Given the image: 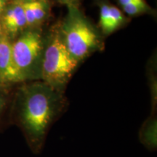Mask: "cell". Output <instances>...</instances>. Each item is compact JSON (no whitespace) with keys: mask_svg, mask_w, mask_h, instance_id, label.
<instances>
[{"mask_svg":"<svg viewBox=\"0 0 157 157\" xmlns=\"http://www.w3.org/2000/svg\"><path fill=\"white\" fill-rule=\"evenodd\" d=\"M124 21L125 17L117 7L106 3L101 4L100 6V25L105 34H111Z\"/></svg>","mask_w":157,"mask_h":157,"instance_id":"6","label":"cell"},{"mask_svg":"<svg viewBox=\"0 0 157 157\" xmlns=\"http://www.w3.org/2000/svg\"><path fill=\"white\" fill-rule=\"evenodd\" d=\"M42 50V38L38 32L28 31L12 44V53L17 68L24 75L40 56Z\"/></svg>","mask_w":157,"mask_h":157,"instance_id":"4","label":"cell"},{"mask_svg":"<svg viewBox=\"0 0 157 157\" xmlns=\"http://www.w3.org/2000/svg\"><path fill=\"white\" fill-rule=\"evenodd\" d=\"M27 25H33L42 21L47 15L44 2L34 1L22 3Z\"/></svg>","mask_w":157,"mask_h":157,"instance_id":"8","label":"cell"},{"mask_svg":"<svg viewBox=\"0 0 157 157\" xmlns=\"http://www.w3.org/2000/svg\"><path fill=\"white\" fill-rule=\"evenodd\" d=\"M6 4V0H0V15L2 13Z\"/></svg>","mask_w":157,"mask_h":157,"instance_id":"14","label":"cell"},{"mask_svg":"<svg viewBox=\"0 0 157 157\" xmlns=\"http://www.w3.org/2000/svg\"><path fill=\"white\" fill-rule=\"evenodd\" d=\"M78 61L71 56L62 38L56 36L45 50L42 74L52 89L60 87L77 66Z\"/></svg>","mask_w":157,"mask_h":157,"instance_id":"3","label":"cell"},{"mask_svg":"<svg viewBox=\"0 0 157 157\" xmlns=\"http://www.w3.org/2000/svg\"><path fill=\"white\" fill-rule=\"evenodd\" d=\"M58 1L61 3L66 4L68 6H75L77 0H58Z\"/></svg>","mask_w":157,"mask_h":157,"instance_id":"12","label":"cell"},{"mask_svg":"<svg viewBox=\"0 0 157 157\" xmlns=\"http://www.w3.org/2000/svg\"><path fill=\"white\" fill-rule=\"evenodd\" d=\"M65 101L48 84H37L23 90L16 106V119L31 151L44 148L52 123L64 109Z\"/></svg>","mask_w":157,"mask_h":157,"instance_id":"1","label":"cell"},{"mask_svg":"<svg viewBox=\"0 0 157 157\" xmlns=\"http://www.w3.org/2000/svg\"><path fill=\"white\" fill-rule=\"evenodd\" d=\"M21 1V3L23 2H34V1H45V0H19Z\"/></svg>","mask_w":157,"mask_h":157,"instance_id":"15","label":"cell"},{"mask_svg":"<svg viewBox=\"0 0 157 157\" xmlns=\"http://www.w3.org/2000/svg\"><path fill=\"white\" fill-rule=\"evenodd\" d=\"M24 78L15 63L12 44L5 36H0V79L4 82H19Z\"/></svg>","mask_w":157,"mask_h":157,"instance_id":"5","label":"cell"},{"mask_svg":"<svg viewBox=\"0 0 157 157\" xmlns=\"http://www.w3.org/2000/svg\"><path fill=\"white\" fill-rule=\"evenodd\" d=\"M7 104H8L7 98L3 94L0 93V123L2 121L5 111L7 109Z\"/></svg>","mask_w":157,"mask_h":157,"instance_id":"11","label":"cell"},{"mask_svg":"<svg viewBox=\"0 0 157 157\" xmlns=\"http://www.w3.org/2000/svg\"><path fill=\"white\" fill-rule=\"evenodd\" d=\"M4 26L10 34H16L27 25L22 3L11 6L5 12L3 17Z\"/></svg>","mask_w":157,"mask_h":157,"instance_id":"7","label":"cell"},{"mask_svg":"<svg viewBox=\"0 0 157 157\" xmlns=\"http://www.w3.org/2000/svg\"><path fill=\"white\" fill-rule=\"evenodd\" d=\"M138 1V0H119V3L120 4L121 7H124V6L129 5V4L134 2Z\"/></svg>","mask_w":157,"mask_h":157,"instance_id":"13","label":"cell"},{"mask_svg":"<svg viewBox=\"0 0 157 157\" xmlns=\"http://www.w3.org/2000/svg\"><path fill=\"white\" fill-rule=\"evenodd\" d=\"M123 10L129 15H137L151 10V7L146 3V0H138L122 7Z\"/></svg>","mask_w":157,"mask_h":157,"instance_id":"10","label":"cell"},{"mask_svg":"<svg viewBox=\"0 0 157 157\" xmlns=\"http://www.w3.org/2000/svg\"><path fill=\"white\" fill-rule=\"evenodd\" d=\"M68 7L70 13L63 28V41L71 56L78 62L98 46V36L75 6Z\"/></svg>","mask_w":157,"mask_h":157,"instance_id":"2","label":"cell"},{"mask_svg":"<svg viewBox=\"0 0 157 157\" xmlns=\"http://www.w3.org/2000/svg\"><path fill=\"white\" fill-rule=\"evenodd\" d=\"M142 144L149 151H156L157 147L156 123H149L140 135Z\"/></svg>","mask_w":157,"mask_h":157,"instance_id":"9","label":"cell"}]
</instances>
